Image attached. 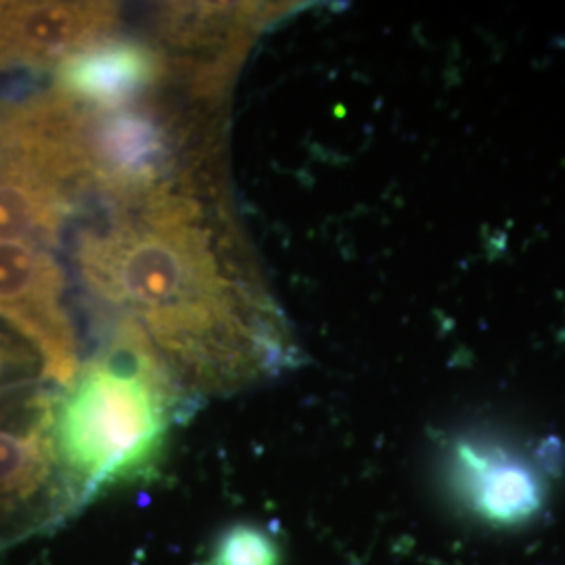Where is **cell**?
Listing matches in <instances>:
<instances>
[{"label":"cell","mask_w":565,"mask_h":565,"mask_svg":"<svg viewBox=\"0 0 565 565\" xmlns=\"http://www.w3.org/2000/svg\"><path fill=\"white\" fill-rule=\"evenodd\" d=\"M195 186L105 203L74 245L86 291L141 329L186 396L233 392L294 363L239 237Z\"/></svg>","instance_id":"6da1fadb"},{"label":"cell","mask_w":565,"mask_h":565,"mask_svg":"<svg viewBox=\"0 0 565 565\" xmlns=\"http://www.w3.org/2000/svg\"><path fill=\"white\" fill-rule=\"evenodd\" d=\"M184 396L141 329L118 321L53 396L51 434L70 507L153 478Z\"/></svg>","instance_id":"7a4b0ae2"},{"label":"cell","mask_w":565,"mask_h":565,"mask_svg":"<svg viewBox=\"0 0 565 565\" xmlns=\"http://www.w3.org/2000/svg\"><path fill=\"white\" fill-rule=\"evenodd\" d=\"M82 132L97 198L135 200L177 184H193L186 128L158 103L116 109L84 107Z\"/></svg>","instance_id":"3957f363"},{"label":"cell","mask_w":565,"mask_h":565,"mask_svg":"<svg viewBox=\"0 0 565 565\" xmlns=\"http://www.w3.org/2000/svg\"><path fill=\"white\" fill-rule=\"evenodd\" d=\"M65 294V273L49 247L0 242V319L34 348L42 377L61 387L81 366V343Z\"/></svg>","instance_id":"277c9868"},{"label":"cell","mask_w":565,"mask_h":565,"mask_svg":"<svg viewBox=\"0 0 565 565\" xmlns=\"http://www.w3.org/2000/svg\"><path fill=\"white\" fill-rule=\"evenodd\" d=\"M53 396L44 390L0 394V539L70 507L53 446Z\"/></svg>","instance_id":"5b68a950"},{"label":"cell","mask_w":565,"mask_h":565,"mask_svg":"<svg viewBox=\"0 0 565 565\" xmlns=\"http://www.w3.org/2000/svg\"><path fill=\"white\" fill-rule=\"evenodd\" d=\"M281 4L179 2L160 13V46L170 72H182L205 97L218 95L254 36L277 20Z\"/></svg>","instance_id":"8992f818"},{"label":"cell","mask_w":565,"mask_h":565,"mask_svg":"<svg viewBox=\"0 0 565 565\" xmlns=\"http://www.w3.org/2000/svg\"><path fill=\"white\" fill-rule=\"evenodd\" d=\"M111 2H7L0 20V70H55L61 61L116 34Z\"/></svg>","instance_id":"52a82bcc"},{"label":"cell","mask_w":565,"mask_h":565,"mask_svg":"<svg viewBox=\"0 0 565 565\" xmlns=\"http://www.w3.org/2000/svg\"><path fill=\"white\" fill-rule=\"evenodd\" d=\"M160 44L137 39H103L55 67V86L90 109H116L145 102L170 76Z\"/></svg>","instance_id":"ba28073f"},{"label":"cell","mask_w":565,"mask_h":565,"mask_svg":"<svg viewBox=\"0 0 565 565\" xmlns=\"http://www.w3.org/2000/svg\"><path fill=\"white\" fill-rule=\"evenodd\" d=\"M457 461L467 497L486 518L513 524L530 518L541 505V488L534 473L505 452L463 446Z\"/></svg>","instance_id":"9c48e42d"},{"label":"cell","mask_w":565,"mask_h":565,"mask_svg":"<svg viewBox=\"0 0 565 565\" xmlns=\"http://www.w3.org/2000/svg\"><path fill=\"white\" fill-rule=\"evenodd\" d=\"M203 565H282V548L273 530L233 522L212 539Z\"/></svg>","instance_id":"30bf717a"},{"label":"cell","mask_w":565,"mask_h":565,"mask_svg":"<svg viewBox=\"0 0 565 565\" xmlns=\"http://www.w3.org/2000/svg\"><path fill=\"white\" fill-rule=\"evenodd\" d=\"M20 363V352H15L11 342L0 333V377H2V375H7L15 364Z\"/></svg>","instance_id":"8fae6325"},{"label":"cell","mask_w":565,"mask_h":565,"mask_svg":"<svg viewBox=\"0 0 565 565\" xmlns=\"http://www.w3.org/2000/svg\"><path fill=\"white\" fill-rule=\"evenodd\" d=\"M4 7H7V2H0V20H2V13H4Z\"/></svg>","instance_id":"7c38bea8"}]
</instances>
